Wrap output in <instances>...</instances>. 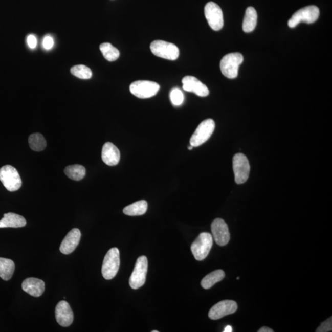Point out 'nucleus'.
Returning a JSON list of instances; mask_svg holds the SVG:
<instances>
[{
  "label": "nucleus",
  "instance_id": "obj_1",
  "mask_svg": "<svg viewBox=\"0 0 332 332\" xmlns=\"http://www.w3.org/2000/svg\"><path fill=\"white\" fill-rule=\"evenodd\" d=\"M120 266V251L117 248L109 250L103 260L102 273L106 280L114 279L118 272Z\"/></svg>",
  "mask_w": 332,
  "mask_h": 332
},
{
  "label": "nucleus",
  "instance_id": "obj_2",
  "mask_svg": "<svg viewBox=\"0 0 332 332\" xmlns=\"http://www.w3.org/2000/svg\"><path fill=\"white\" fill-rule=\"evenodd\" d=\"M244 57L239 53L226 55L221 60L220 70L225 77L228 78H236L238 75L239 68L243 62Z\"/></svg>",
  "mask_w": 332,
  "mask_h": 332
},
{
  "label": "nucleus",
  "instance_id": "obj_3",
  "mask_svg": "<svg viewBox=\"0 0 332 332\" xmlns=\"http://www.w3.org/2000/svg\"><path fill=\"white\" fill-rule=\"evenodd\" d=\"M213 245V238L209 233H201L191 246L192 254L197 261H202L208 257Z\"/></svg>",
  "mask_w": 332,
  "mask_h": 332
},
{
  "label": "nucleus",
  "instance_id": "obj_4",
  "mask_svg": "<svg viewBox=\"0 0 332 332\" xmlns=\"http://www.w3.org/2000/svg\"><path fill=\"white\" fill-rule=\"evenodd\" d=\"M215 124L212 119H208L201 123L190 139V145L197 147L208 141L215 130Z\"/></svg>",
  "mask_w": 332,
  "mask_h": 332
},
{
  "label": "nucleus",
  "instance_id": "obj_5",
  "mask_svg": "<svg viewBox=\"0 0 332 332\" xmlns=\"http://www.w3.org/2000/svg\"><path fill=\"white\" fill-rule=\"evenodd\" d=\"M0 181L9 191H16L22 186L19 172L13 166L6 165L0 169Z\"/></svg>",
  "mask_w": 332,
  "mask_h": 332
},
{
  "label": "nucleus",
  "instance_id": "obj_6",
  "mask_svg": "<svg viewBox=\"0 0 332 332\" xmlns=\"http://www.w3.org/2000/svg\"><path fill=\"white\" fill-rule=\"evenodd\" d=\"M150 50L154 56L169 60L178 59L180 54L176 46L162 40H155L152 42Z\"/></svg>",
  "mask_w": 332,
  "mask_h": 332
},
{
  "label": "nucleus",
  "instance_id": "obj_7",
  "mask_svg": "<svg viewBox=\"0 0 332 332\" xmlns=\"http://www.w3.org/2000/svg\"><path fill=\"white\" fill-rule=\"evenodd\" d=\"M160 89L159 84L150 81H136L130 86L131 94L140 99L150 98L156 95Z\"/></svg>",
  "mask_w": 332,
  "mask_h": 332
},
{
  "label": "nucleus",
  "instance_id": "obj_8",
  "mask_svg": "<svg viewBox=\"0 0 332 332\" xmlns=\"http://www.w3.org/2000/svg\"><path fill=\"white\" fill-rule=\"evenodd\" d=\"M319 16V8L316 6H308L295 12L289 19L288 26L291 28H294L301 22L312 24L318 19Z\"/></svg>",
  "mask_w": 332,
  "mask_h": 332
},
{
  "label": "nucleus",
  "instance_id": "obj_9",
  "mask_svg": "<svg viewBox=\"0 0 332 332\" xmlns=\"http://www.w3.org/2000/svg\"><path fill=\"white\" fill-rule=\"evenodd\" d=\"M234 180L237 184H242L248 181L251 166L248 158L242 153L234 155L233 159Z\"/></svg>",
  "mask_w": 332,
  "mask_h": 332
},
{
  "label": "nucleus",
  "instance_id": "obj_10",
  "mask_svg": "<svg viewBox=\"0 0 332 332\" xmlns=\"http://www.w3.org/2000/svg\"><path fill=\"white\" fill-rule=\"evenodd\" d=\"M148 270V260L145 256H141L136 261L135 269L131 274L129 285L133 289H138L145 284Z\"/></svg>",
  "mask_w": 332,
  "mask_h": 332
},
{
  "label": "nucleus",
  "instance_id": "obj_11",
  "mask_svg": "<svg viewBox=\"0 0 332 332\" xmlns=\"http://www.w3.org/2000/svg\"><path fill=\"white\" fill-rule=\"evenodd\" d=\"M205 14L209 25L212 30L218 31L224 25V15L222 9L215 3L210 2L205 8Z\"/></svg>",
  "mask_w": 332,
  "mask_h": 332
},
{
  "label": "nucleus",
  "instance_id": "obj_12",
  "mask_svg": "<svg viewBox=\"0 0 332 332\" xmlns=\"http://www.w3.org/2000/svg\"><path fill=\"white\" fill-rule=\"evenodd\" d=\"M213 237L216 243L220 246L227 245L230 241V234L228 225L223 219L216 218L211 225Z\"/></svg>",
  "mask_w": 332,
  "mask_h": 332
},
{
  "label": "nucleus",
  "instance_id": "obj_13",
  "mask_svg": "<svg viewBox=\"0 0 332 332\" xmlns=\"http://www.w3.org/2000/svg\"><path fill=\"white\" fill-rule=\"evenodd\" d=\"M237 304L233 300H223L215 304L210 309L209 318L212 320L220 319L236 312Z\"/></svg>",
  "mask_w": 332,
  "mask_h": 332
},
{
  "label": "nucleus",
  "instance_id": "obj_14",
  "mask_svg": "<svg viewBox=\"0 0 332 332\" xmlns=\"http://www.w3.org/2000/svg\"><path fill=\"white\" fill-rule=\"evenodd\" d=\"M182 84L184 91L193 93L198 96L206 97L209 94L208 87L197 78L192 76H187L183 78Z\"/></svg>",
  "mask_w": 332,
  "mask_h": 332
},
{
  "label": "nucleus",
  "instance_id": "obj_15",
  "mask_svg": "<svg viewBox=\"0 0 332 332\" xmlns=\"http://www.w3.org/2000/svg\"><path fill=\"white\" fill-rule=\"evenodd\" d=\"M56 319L59 324L67 327L74 321V313L66 301H60L56 307Z\"/></svg>",
  "mask_w": 332,
  "mask_h": 332
},
{
  "label": "nucleus",
  "instance_id": "obj_16",
  "mask_svg": "<svg viewBox=\"0 0 332 332\" xmlns=\"http://www.w3.org/2000/svg\"><path fill=\"white\" fill-rule=\"evenodd\" d=\"M81 231L77 228H74L67 234L65 238L61 243L60 251L63 254L69 255L74 252L80 243Z\"/></svg>",
  "mask_w": 332,
  "mask_h": 332
},
{
  "label": "nucleus",
  "instance_id": "obj_17",
  "mask_svg": "<svg viewBox=\"0 0 332 332\" xmlns=\"http://www.w3.org/2000/svg\"><path fill=\"white\" fill-rule=\"evenodd\" d=\"M102 159L106 165H117L120 160V152L118 148L111 142H106L103 146Z\"/></svg>",
  "mask_w": 332,
  "mask_h": 332
},
{
  "label": "nucleus",
  "instance_id": "obj_18",
  "mask_svg": "<svg viewBox=\"0 0 332 332\" xmlns=\"http://www.w3.org/2000/svg\"><path fill=\"white\" fill-rule=\"evenodd\" d=\"M22 288L24 292L32 296L39 297L43 294L45 290V284L44 281L41 279L30 278L24 280Z\"/></svg>",
  "mask_w": 332,
  "mask_h": 332
},
{
  "label": "nucleus",
  "instance_id": "obj_19",
  "mask_svg": "<svg viewBox=\"0 0 332 332\" xmlns=\"http://www.w3.org/2000/svg\"><path fill=\"white\" fill-rule=\"evenodd\" d=\"M27 224L25 218L14 213H7L0 220V228H21L25 227Z\"/></svg>",
  "mask_w": 332,
  "mask_h": 332
},
{
  "label": "nucleus",
  "instance_id": "obj_20",
  "mask_svg": "<svg viewBox=\"0 0 332 332\" xmlns=\"http://www.w3.org/2000/svg\"><path fill=\"white\" fill-rule=\"evenodd\" d=\"M257 13L253 7L247 8L242 24L243 31L249 33L254 31L257 23Z\"/></svg>",
  "mask_w": 332,
  "mask_h": 332
},
{
  "label": "nucleus",
  "instance_id": "obj_21",
  "mask_svg": "<svg viewBox=\"0 0 332 332\" xmlns=\"http://www.w3.org/2000/svg\"><path fill=\"white\" fill-rule=\"evenodd\" d=\"M147 209V202L145 200H141L126 206L123 209V213L129 216L142 215L145 214Z\"/></svg>",
  "mask_w": 332,
  "mask_h": 332
},
{
  "label": "nucleus",
  "instance_id": "obj_22",
  "mask_svg": "<svg viewBox=\"0 0 332 332\" xmlns=\"http://www.w3.org/2000/svg\"><path fill=\"white\" fill-rule=\"evenodd\" d=\"M15 264L10 259L0 258V278L5 281H9L13 276Z\"/></svg>",
  "mask_w": 332,
  "mask_h": 332
},
{
  "label": "nucleus",
  "instance_id": "obj_23",
  "mask_svg": "<svg viewBox=\"0 0 332 332\" xmlns=\"http://www.w3.org/2000/svg\"><path fill=\"white\" fill-rule=\"evenodd\" d=\"M225 274L223 270H215L206 276L201 282V285L205 289H209L214 286L216 283L220 282L225 278Z\"/></svg>",
  "mask_w": 332,
  "mask_h": 332
},
{
  "label": "nucleus",
  "instance_id": "obj_24",
  "mask_svg": "<svg viewBox=\"0 0 332 332\" xmlns=\"http://www.w3.org/2000/svg\"><path fill=\"white\" fill-rule=\"evenodd\" d=\"M64 172L69 178L73 181H80L86 175V171L84 166L75 164V165L66 167Z\"/></svg>",
  "mask_w": 332,
  "mask_h": 332
},
{
  "label": "nucleus",
  "instance_id": "obj_25",
  "mask_svg": "<svg viewBox=\"0 0 332 332\" xmlns=\"http://www.w3.org/2000/svg\"><path fill=\"white\" fill-rule=\"evenodd\" d=\"M100 50L105 59L109 62H114L120 57V51L110 43L105 42L100 46Z\"/></svg>",
  "mask_w": 332,
  "mask_h": 332
},
{
  "label": "nucleus",
  "instance_id": "obj_26",
  "mask_svg": "<svg viewBox=\"0 0 332 332\" xmlns=\"http://www.w3.org/2000/svg\"><path fill=\"white\" fill-rule=\"evenodd\" d=\"M29 144L30 148L35 151H42L47 147V141L39 133L33 134L29 137Z\"/></svg>",
  "mask_w": 332,
  "mask_h": 332
},
{
  "label": "nucleus",
  "instance_id": "obj_27",
  "mask_svg": "<svg viewBox=\"0 0 332 332\" xmlns=\"http://www.w3.org/2000/svg\"><path fill=\"white\" fill-rule=\"evenodd\" d=\"M72 74L77 78L88 80L92 77L93 73L87 67L83 65H78L73 67L71 70Z\"/></svg>",
  "mask_w": 332,
  "mask_h": 332
},
{
  "label": "nucleus",
  "instance_id": "obj_28",
  "mask_svg": "<svg viewBox=\"0 0 332 332\" xmlns=\"http://www.w3.org/2000/svg\"><path fill=\"white\" fill-rule=\"evenodd\" d=\"M170 99L173 105H181L184 100V94L178 88H175L170 91Z\"/></svg>",
  "mask_w": 332,
  "mask_h": 332
},
{
  "label": "nucleus",
  "instance_id": "obj_29",
  "mask_svg": "<svg viewBox=\"0 0 332 332\" xmlns=\"http://www.w3.org/2000/svg\"><path fill=\"white\" fill-rule=\"evenodd\" d=\"M332 329L331 318H329L327 321L322 322L321 325L317 329V332H328L331 331Z\"/></svg>",
  "mask_w": 332,
  "mask_h": 332
},
{
  "label": "nucleus",
  "instance_id": "obj_30",
  "mask_svg": "<svg viewBox=\"0 0 332 332\" xmlns=\"http://www.w3.org/2000/svg\"><path fill=\"white\" fill-rule=\"evenodd\" d=\"M54 46V39L51 36H46L42 41V47L47 50H50Z\"/></svg>",
  "mask_w": 332,
  "mask_h": 332
},
{
  "label": "nucleus",
  "instance_id": "obj_31",
  "mask_svg": "<svg viewBox=\"0 0 332 332\" xmlns=\"http://www.w3.org/2000/svg\"><path fill=\"white\" fill-rule=\"evenodd\" d=\"M27 44H28L30 48L34 49L37 45V39L34 35H30L27 37Z\"/></svg>",
  "mask_w": 332,
  "mask_h": 332
},
{
  "label": "nucleus",
  "instance_id": "obj_32",
  "mask_svg": "<svg viewBox=\"0 0 332 332\" xmlns=\"http://www.w3.org/2000/svg\"><path fill=\"white\" fill-rule=\"evenodd\" d=\"M258 332H273L274 331L272 330V328L267 327H263L260 329V330H258Z\"/></svg>",
  "mask_w": 332,
  "mask_h": 332
},
{
  "label": "nucleus",
  "instance_id": "obj_33",
  "mask_svg": "<svg viewBox=\"0 0 332 332\" xmlns=\"http://www.w3.org/2000/svg\"><path fill=\"white\" fill-rule=\"evenodd\" d=\"M224 332H232L233 331V328L231 327L230 325H228L225 328V330L224 331Z\"/></svg>",
  "mask_w": 332,
  "mask_h": 332
},
{
  "label": "nucleus",
  "instance_id": "obj_34",
  "mask_svg": "<svg viewBox=\"0 0 332 332\" xmlns=\"http://www.w3.org/2000/svg\"><path fill=\"white\" fill-rule=\"evenodd\" d=\"M193 148L194 147H193V146L190 145V147H188V150H193Z\"/></svg>",
  "mask_w": 332,
  "mask_h": 332
},
{
  "label": "nucleus",
  "instance_id": "obj_35",
  "mask_svg": "<svg viewBox=\"0 0 332 332\" xmlns=\"http://www.w3.org/2000/svg\"><path fill=\"white\" fill-rule=\"evenodd\" d=\"M152 332H158V331H157V330H153V331H152Z\"/></svg>",
  "mask_w": 332,
  "mask_h": 332
}]
</instances>
